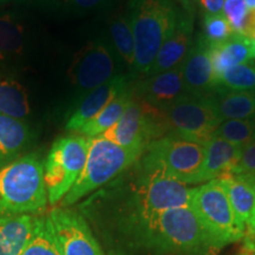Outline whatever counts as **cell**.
Returning <instances> with one entry per match:
<instances>
[{
  "instance_id": "obj_1",
  "label": "cell",
  "mask_w": 255,
  "mask_h": 255,
  "mask_svg": "<svg viewBox=\"0 0 255 255\" xmlns=\"http://www.w3.org/2000/svg\"><path fill=\"white\" fill-rule=\"evenodd\" d=\"M47 203L44 163L37 152L0 168V216L39 214Z\"/></svg>"
},
{
  "instance_id": "obj_2",
  "label": "cell",
  "mask_w": 255,
  "mask_h": 255,
  "mask_svg": "<svg viewBox=\"0 0 255 255\" xmlns=\"http://www.w3.org/2000/svg\"><path fill=\"white\" fill-rule=\"evenodd\" d=\"M137 169L138 173L132 187V203L133 218L139 229L169 209L190 207L195 188H188L186 183L170 176L158 164L144 158H141Z\"/></svg>"
},
{
  "instance_id": "obj_3",
  "label": "cell",
  "mask_w": 255,
  "mask_h": 255,
  "mask_svg": "<svg viewBox=\"0 0 255 255\" xmlns=\"http://www.w3.org/2000/svg\"><path fill=\"white\" fill-rule=\"evenodd\" d=\"M180 11L174 0H131L129 20L135 39L132 69L136 73L146 76Z\"/></svg>"
},
{
  "instance_id": "obj_4",
  "label": "cell",
  "mask_w": 255,
  "mask_h": 255,
  "mask_svg": "<svg viewBox=\"0 0 255 255\" xmlns=\"http://www.w3.org/2000/svg\"><path fill=\"white\" fill-rule=\"evenodd\" d=\"M139 158L141 155L127 150L101 135L90 137L87 163L71 190L60 201V207L75 205L92 191L113 181Z\"/></svg>"
},
{
  "instance_id": "obj_5",
  "label": "cell",
  "mask_w": 255,
  "mask_h": 255,
  "mask_svg": "<svg viewBox=\"0 0 255 255\" xmlns=\"http://www.w3.org/2000/svg\"><path fill=\"white\" fill-rule=\"evenodd\" d=\"M190 208L205 229L210 247H223L237 242L246 233L237 220L227 190L220 178L194 189Z\"/></svg>"
},
{
  "instance_id": "obj_6",
  "label": "cell",
  "mask_w": 255,
  "mask_h": 255,
  "mask_svg": "<svg viewBox=\"0 0 255 255\" xmlns=\"http://www.w3.org/2000/svg\"><path fill=\"white\" fill-rule=\"evenodd\" d=\"M90 137L71 133L57 138L44 163V182L50 205L65 197L81 176L88 158Z\"/></svg>"
},
{
  "instance_id": "obj_7",
  "label": "cell",
  "mask_w": 255,
  "mask_h": 255,
  "mask_svg": "<svg viewBox=\"0 0 255 255\" xmlns=\"http://www.w3.org/2000/svg\"><path fill=\"white\" fill-rule=\"evenodd\" d=\"M169 133L163 110L137 98L128 105L119 122L102 133V137L127 150L143 155L149 144Z\"/></svg>"
},
{
  "instance_id": "obj_8",
  "label": "cell",
  "mask_w": 255,
  "mask_h": 255,
  "mask_svg": "<svg viewBox=\"0 0 255 255\" xmlns=\"http://www.w3.org/2000/svg\"><path fill=\"white\" fill-rule=\"evenodd\" d=\"M141 233L151 245L167 251L197 253L210 247L205 229L189 206L167 210Z\"/></svg>"
},
{
  "instance_id": "obj_9",
  "label": "cell",
  "mask_w": 255,
  "mask_h": 255,
  "mask_svg": "<svg viewBox=\"0 0 255 255\" xmlns=\"http://www.w3.org/2000/svg\"><path fill=\"white\" fill-rule=\"evenodd\" d=\"M205 154L206 145L169 132L150 143L141 157L158 164L181 182L197 184Z\"/></svg>"
},
{
  "instance_id": "obj_10",
  "label": "cell",
  "mask_w": 255,
  "mask_h": 255,
  "mask_svg": "<svg viewBox=\"0 0 255 255\" xmlns=\"http://www.w3.org/2000/svg\"><path fill=\"white\" fill-rule=\"evenodd\" d=\"M169 132L206 145L220 126L208 96L184 94L164 109Z\"/></svg>"
},
{
  "instance_id": "obj_11",
  "label": "cell",
  "mask_w": 255,
  "mask_h": 255,
  "mask_svg": "<svg viewBox=\"0 0 255 255\" xmlns=\"http://www.w3.org/2000/svg\"><path fill=\"white\" fill-rule=\"evenodd\" d=\"M63 255H104L84 216L69 207H53L47 214Z\"/></svg>"
},
{
  "instance_id": "obj_12",
  "label": "cell",
  "mask_w": 255,
  "mask_h": 255,
  "mask_svg": "<svg viewBox=\"0 0 255 255\" xmlns=\"http://www.w3.org/2000/svg\"><path fill=\"white\" fill-rule=\"evenodd\" d=\"M70 81L79 90L91 91L115 77V60L102 41H90L73 57L68 70Z\"/></svg>"
},
{
  "instance_id": "obj_13",
  "label": "cell",
  "mask_w": 255,
  "mask_h": 255,
  "mask_svg": "<svg viewBox=\"0 0 255 255\" xmlns=\"http://www.w3.org/2000/svg\"><path fill=\"white\" fill-rule=\"evenodd\" d=\"M181 68L186 94L208 96L219 88L210 58V47L201 34L193 41Z\"/></svg>"
},
{
  "instance_id": "obj_14",
  "label": "cell",
  "mask_w": 255,
  "mask_h": 255,
  "mask_svg": "<svg viewBox=\"0 0 255 255\" xmlns=\"http://www.w3.org/2000/svg\"><path fill=\"white\" fill-rule=\"evenodd\" d=\"M193 33L194 11L181 7L176 24L159 49L146 77L181 65L193 45Z\"/></svg>"
},
{
  "instance_id": "obj_15",
  "label": "cell",
  "mask_w": 255,
  "mask_h": 255,
  "mask_svg": "<svg viewBox=\"0 0 255 255\" xmlns=\"http://www.w3.org/2000/svg\"><path fill=\"white\" fill-rule=\"evenodd\" d=\"M133 94L137 98L158 109H167L170 104L186 94L181 65L168 71L148 76L133 84Z\"/></svg>"
},
{
  "instance_id": "obj_16",
  "label": "cell",
  "mask_w": 255,
  "mask_h": 255,
  "mask_svg": "<svg viewBox=\"0 0 255 255\" xmlns=\"http://www.w3.org/2000/svg\"><path fill=\"white\" fill-rule=\"evenodd\" d=\"M130 84H131L130 76L119 75L100 87L95 88L94 90L89 91L84 100L79 103L70 116L66 122L65 129L68 131L77 132L82 127L95 119L121 91Z\"/></svg>"
},
{
  "instance_id": "obj_17",
  "label": "cell",
  "mask_w": 255,
  "mask_h": 255,
  "mask_svg": "<svg viewBox=\"0 0 255 255\" xmlns=\"http://www.w3.org/2000/svg\"><path fill=\"white\" fill-rule=\"evenodd\" d=\"M242 150L239 145L214 136L206 144V154L197 183L209 182L234 173L240 161Z\"/></svg>"
},
{
  "instance_id": "obj_18",
  "label": "cell",
  "mask_w": 255,
  "mask_h": 255,
  "mask_svg": "<svg viewBox=\"0 0 255 255\" xmlns=\"http://www.w3.org/2000/svg\"><path fill=\"white\" fill-rule=\"evenodd\" d=\"M220 180L227 190L239 223L252 234L255 227V180L233 174Z\"/></svg>"
},
{
  "instance_id": "obj_19",
  "label": "cell",
  "mask_w": 255,
  "mask_h": 255,
  "mask_svg": "<svg viewBox=\"0 0 255 255\" xmlns=\"http://www.w3.org/2000/svg\"><path fill=\"white\" fill-rule=\"evenodd\" d=\"M33 139V131L27 123L0 115V168L27 154Z\"/></svg>"
},
{
  "instance_id": "obj_20",
  "label": "cell",
  "mask_w": 255,
  "mask_h": 255,
  "mask_svg": "<svg viewBox=\"0 0 255 255\" xmlns=\"http://www.w3.org/2000/svg\"><path fill=\"white\" fill-rule=\"evenodd\" d=\"M220 122L255 119V91L216 88L208 95Z\"/></svg>"
},
{
  "instance_id": "obj_21",
  "label": "cell",
  "mask_w": 255,
  "mask_h": 255,
  "mask_svg": "<svg viewBox=\"0 0 255 255\" xmlns=\"http://www.w3.org/2000/svg\"><path fill=\"white\" fill-rule=\"evenodd\" d=\"M34 216H0V255H21L30 240Z\"/></svg>"
},
{
  "instance_id": "obj_22",
  "label": "cell",
  "mask_w": 255,
  "mask_h": 255,
  "mask_svg": "<svg viewBox=\"0 0 255 255\" xmlns=\"http://www.w3.org/2000/svg\"><path fill=\"white\" fill-rule=\"evenodd\" d=\"M210 58L219 79L227 70L254 59L251 39L234 33L229 39L210 47Z\"/></svg>"
},
{
  "instance_id": "obj_23",
  "label": "cell",
  "mask_w": 255,
  "mask_h": 255,
  "mask_svg": "<svg viewBox=\"0 0 255 255\" xmlns=\"http://www.w3.org/2000/svg\"><path fill=\"white\" fill-rule=\"evenodd\" d=\"M31 114L27 90L18 79L0 75V115L24 121Z\"/></svg>"
},
{
  "instance_id": "obj_24",
  "label": "cell",
  "mask_w": 255,
  "mask_h": 255,
  "mask_svg": "<svg viewBox=\"0 0 255 255\" xmlns=\"http://www.w3.org/2000/svg\"><path fill=\"white\" fill-rule=\"evenodd\" d=\"M133 98V84L130 85L120 92L113 101L110 102L103 110L101 111L95 119H92L90 122L82 127L76 133L87 137H96L100 136L111 127L119 122L124 111L130 104V102Z\"/></svg>"
},
{
  "instance_id": "obj_25",
  "label": "cell",
  "mask_w": 255,
  "mask_h": 255,
  "mask_svg": "<svg viewBox=\"0 0 255 255\" xmlns=\"http://www.w3.org/2000/svg\"><path fill=\"white\" fill-rule=\"evenodd\" d=\"M23 24L12 13L0 14V62L17 58L25 44Z\"/></svg>"
},
{
  "instance_id": "obj_26",
  "label": "cell",
  "mask_w": 255,
  "mask_h": 255,
  "mask_svg": "<svg viewBox=\"0 0 255 255\" xmlns=\"http://www.w3.org/2000/svg\"><path fill=\"white\" fill-rule=\"evenodd\" d=\"M21 255H63L47 216H34L31 238Z\"/></svg>"
},
{
  "instance_id": "obj_27",
  "label": "cell",
  "mask_w": 255,
  "mask_h": 255,
  "mask_svg": "<svg viewBox=\"0 0 255 255\" xmlns=\"http://www.w3.org/2000/svg\"><path fill=\"white\" fill-rule=\"evenodd\" d=\"M110 34L119 55L129 66L135 63V39L129 17H120L110 23Z\"/></svg>"
},
{
  "instance_id": "obj_28",
  "label": "cell",
  "mask_w": 255,
  "mask_h": 255,
  "mask_svg": "<svg viewBox=\"0 0 255 255\" xmlns=\"http://www.w3.org/2000/svg\"><path fill=\"white\" fill-rule=\"evenodd\" d=\"M215 136L221 137L242 149L246 148L255 141V119L229 120L221 122Z\"/></svg>"
},
{
  "instance_id": "obj_29",
  "label": "cell",
  "mask_w": 255,
  "mask_h": 255,
  "mask_svg": "<svg viewBox=\"0 0 255 255\" xmlns=\"http://www.w3.org/2000/svg\"><path fill=\"white\" fill-rule=\"evenodd\" d=\"M218 84L231 90L255 91V59L223 72L218 79Z\"/></svg>"
},
{
  "instance_id": "obj_30",
  "label": "cell",
  "mask_w": 255,
  "mask_h": 255,
  "mask_svg": "<svg viewBox=\"0 0 255 255\" xmlns=\"http://www.w3.org/2000/svg\"><path fill=\"white\" fill-rule=\"evenodd\" d=\"M233 34L234 32L223 14H203L201 36L210 47L223 43L229 39Z\"/></svg>"
},
{
  "instance_id": "obj_31",
  "label": "cell",
  "mask_w": 255,
  "mask_h": 255,
  "mask_svg": "<svg viewBox=\"0 0 255 255\" xmlns=\"http://www.w3.org/2000/svg\"><path fill=\"white\" fill-rule=\"evenodd\" d=\"M250 13L245 0H223L222 14L235 34L245 37Z\"/></svg>"
},
{
  "instance_id": "obj_32",
  "label": "cell",
  "mask_w": 255,
  "mask_h": 255,
  "mask_svg": "<svg viewBox=\"0 0 255 255\" xmlns=\"http://www.w3.org/2000/svg\"><path fill=\"white\" fill-rule=\"evenodd\" d=\"M233 175H241L255 180V141L244 148L240 161L234 169Z\"/></svg>"
},
{
  "instance_id": "obj_33",
  "label": "cell",
  "mask_w": 255,
  "mask_h": 255,
  "mask_svg": "<svg viewBox=\"0 0 255 255\" xmlns=\"http://www.w3.org/2000/svg\"><path fill=\"white\" fill-rule=\"evenodd\" d=\"M66 7L72 9H81V11H85V9H92L98 6L103 5L108 0H58Z\"/></svg>"
},
{
  "instance_id": "obj_34",
  "label": "cell",
  "mask_w": 255,
  "mask_h": 255,
  "mask_svg": "<svg viewBox=\"0 0 255 255\" xmlns=\"http://www.w3.org/2000/svg\"><path fill=\"white\" fill-rule=\"evenodd\" d=\"M203 14H222L223 0H199Z\"/></svg>"
},
{
  "instance_id": "obj_35",
  "label": "cell",
  "mask_w": 255,
  "mask_h": 255,
  "mask_svg": "<svg viewBox=\"0 0 255 255\" xmlns=\"http://www.w3.org/2000/svg\"><path fill=\"white\" fill-rule=\"evenodd\" d=\"M255 34V12H251L250 13V19H248V25L247 30L245 32V37L251 39L253 38Z\"/></svg>"
},
{
  "instance_id": "obj_36",
  "label": "cell",
  "mask_w": 255,
  "mask_h": 255,
  "mask_svg": "<svg viewBox=\"0 0 255 255\" xmlns=\"http://www.w3.org/2000/svg\"><path fill=\"white\" fill-rule=\"evenodd\" d=\"M182 5V8L189 9V11H194V7H195V4L199 0H178Z\"/></svg>"
},
{
  "instance_id": "obj_37",
  "label": "cell",
  "mask_w": 255,
  "mask_h": 255,
  "mask_svg": "<svg viewBox=\"0 0 255 255\" xmlns=\"http://www.w3.org/2000/svg\"><path fill=\"white\" fill-rule=\"evenodd\" d=\"M245 4L250 12H255V0H245Z\"/></svg>"
},
{
  "instance_id": "obj_38",
  "label": "cell",
  "mask_w": 255,
  "mask_h": 255,
  "mask_svg": "<svg viewBox=\"0 0 255 255\" xmlns=\"http://www.w3.org/2000/svg\"><path fill=\"white\" fill-rule=\"evenodd\" d=\"M239 255H255V248L251 246H246V251L242 252Z\"/></svg>"
},
{
  "instance_id": "obj_39",
  "label": "cell",
  "mask_w": 255,
  "mask_h": 255,
  "mask_svg": "<svg viewBox=\"0 0 255 255\" xmlns=\"http://www.w3.org/2000/svg\"><path fill=\"white\" fill-rule=\"evenodd\" d=\"M251 44H252V51H253V57L255 59V34L253 38H251Z\"/></svg>"
},
{
  "instance_id": "obj_40",
  "label": "cell",
  "mask_w": 255,
  "mask_h": 255,
  "mask_svg": "<svg viewBox=\"0 0 255 255\" xmlns=\"http://www.w3.org/2000/svg\"><path fill=\"white\" fill-rule=\"evenodd\" d=\"M6 1H9V0H0V2H6Z\"/></svg>"
},
{
  "instance_id": "obj_41",
  "label": "cell",
  "mask_w": 255,
  "mask_h": 255,
  "mask_svg": "<svg viewBox=\"0 0 255 255\" xmlns=\"http://www.w3.org/2000/svg\"><path fill=\"white\" fill-rule=\"evenodd\" d=\"M251 235H254V237H255V227H254V231H253V233H252Z\"/></svg>"
}]
</instances>
